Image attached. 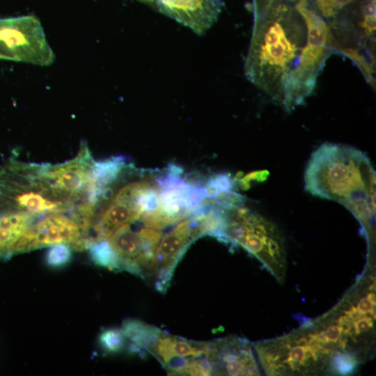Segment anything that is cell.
<instances>
[{
  "mask_svg": "<svg viewBox=\"0 0 376 376\" xmlns=\"http://www.w3.org/2000/svg\"><path fill=\"white\" fill-rule=\"evenodd\" d=\"M253 0L247 79L290 111L313 92L334 50L329 24L306 0Z\"/></svg>",
  "mask_w": 376,
  "mask_h": 376,
  "instance_id": "cell-1",
  "label": "cell"
},
{
  "mask_svg": "<svg viewBox=\"0 0 376 376\" xmlns=\"http://www.w3.org/2000/svg\"><path fill=\"white\" fill-rule=\"evenodd\" d=\"M375 182V172L365 153L332 143L313 152L304 173L308 192L352 206L357 213L373 209Z\"/></svg>",
  "mask_w": 376,
  "mask_h": 376,
  "instance_id": "cell-2",
  "label": "cell"
},
{
  "mask_svg": "<svg viewBox=\"0 0 376 376\" xmlns=\"http://www.w3.org/2000/svg\"><path fill=\"white\" fill-rule=\"evenodd\" d=\"M223 242L242 246L269 266L284 259L283 240L276 228L242 205L228 210Z\"/></svg>",
  "mask_w": 376,
  "mask_h": 376,
  "instance_id": "cell-3",
  "label": "cell"
},
{
  "mask_svg": "<svg viewBox=\"0 0 376 376\" xmlns=\"http://www.w3.org/2000/svg\"><path fill=\"white\" fill-rule=\"evenodd\" d=\"M0 59L42 66L54 63V54L36 17L0 19Z\"/></svg>",
  "mask_w": 376,
  "mask_h": 376,
  "instance_id": "cell-4",
  "label": "cell"
},
{
  "mask_svg": "<svg viewBox=\"0 0 376 376\" xmlns=\"http://www.w3.org/2000/svg\"><path fill=\"white\" fill-rule=\"evenodd\" d=\"M162 235L159 229L144 226L136 231L127 223L113 230L105 240L116 253L120 269L145 277Z\"/></svg>",
  "mask_w": 376,
  "mask_h": 376,
  "instance_id": "cell-5",
  "label": "cell"
},
{
  "mask_svg": "<svg viewBox=\"0 0 376 376\" xmlns=\"http://www.w3.org/2000/svg\"><path fill=\"white\" fill-rule=\"evenodd\" d=\"M197 238L191 216L161 237L147 270V274L153 278L157 290L164 292L167 290L178 261Z\"/></svg>",
  "mask_w": 376,
  "mask_h": 376,
  "instance_id": "cell-6",
  "label": "cell"
},
{
  "mask_svg": "<svg viewBox=\"0 0 376 376\" xmlns=\"http://www.w3.org/2000/svg\"><path fill=\"white\" fill-rule=\"evenodd\" d=\"M160 13L187 26L198 36L205 34L221 11V0H153Z\"/></svg>",
  "mask_w": 376,
  "mask_h": 376,
  "instance_id": "cell-7",
  "label": "cell"
},
{
  "mask_svg": "<svg viewBox=\"0 0 376 376\" xmlns=\"http://www.w3.org/2000/svg\"><path fill=\"white\" fill-rule=\"evenodd\" d=\"M206 357L212 363L213 375H254L258 373L249 345L239 338L210 341Z\"/></svg>",
  "mask_w": 376,
  "mask_h": 376,
  "instance_id": "cell-8",
  "label": "cell"
},
{
  "mask_svg": "<svg viewBox=\"0 0 376 376\" xmlns=\"http://www.w3.org/2000/svg\"><path fill=\"white\" fill-rule=\"evenodd\" d=\"M210 345V341L187 340L164 331L152 355L159 360L169 373L184 359L206 357Z\"/></svg>",
  "mask_w": 376,
  "mask_h": 376,
  "instance_id": "cell-9",
  "label": "cell"
},
{
  "mask_svg": "<svg viewBox=\"0 0 376 376\" xmlns=\"http://www.w3.org/2000/svg\"><path fill=\"white\" fill-rule=\"evenodd\" d=\"M125 337L132 341V350L152 355L164 331L139 320H127L121 329Z\"/></svg>",
  "mask_w": 376,
  "mask_h": 376,
  "instance_id": "cell-10",
  "label": "cell"
},
{
  "mask_svg": "<svg viewBox=\"0 0 376 376\" xmlns=\"http://www.w3.org/2000/svg\"><path fill=\"white\" fill-rule=\"evenodd\" d=\"M93 260L98 265L109 269H120L119 259L106 240H102L88 246Z\"/></svg>",
  "mask_w": 376,
  "mask_h": 376,
  "instance_id": "cell-11",
  "label": "cell"
},
{
  "mask_svg": "<svg viewBox=\"0 0 376 376\" xmlns=\"http://www.w3.org/2000/svg\"><path fill=\"white\" fill-rule=\"evenodd\" d=\"M358 364L357 357L350 351L336 352L330 359L329 367L334 373L351 374L355 371Z\"/></svg>",
  "mask_w": 376,
  "mask_h": 376,
  "instance_id": "cell-12",
  "label": "cell"
},
{
  "mask_svg": "<svg viewBox=\"0 0 376 376\" xmlns=\"http://www.w3.org/2000/svg\"><path fill=\"white\" fill-rule=\"evenodd\" d=\"M357 0H315L319 13L325 18H334L341 10Z\"/></svg>",
  "mask_w": 376,
  "mask_h": 376,
  "instance_id": "cell-13",
  "label": "cell"
},
{
  "mask_svg": "<svg viewBox=\"0 0 376 376\" xmlns=\"http://www.w3.org/2000/svg\"><path fill=\"white\" fill-rule=\"evenodd\" d=\"M125 336L122 331L116 329L105 330L100 336V342L108 352L120 351L125 344Z\"/></svg>",
  "mask_w": 376,
  "mask_h": 376,
  "instance_id": "cell-14",
  "label": "cell"
},
{
  "mask_svg": "<svg viewBox=\"0 0 376 376\" xmlns=\"http://www.w3.org/2000/svg\"><path fill=\"white\" fill-rule=\"evenodd\" d=\"M70 255V246L64 244H56L48 251L47 259L49 264L58 266L68 262Z\"/></svg>",
  "mask_w": 376,
  "mask_h": 376,
  "instance_id": "cell-15",
  "label": "cell"
},
{
  "mask_svg": "<svg viewBox=\"0 0 376 376\" xmlns=\"http://www.w3.org/2000/svg\"><path fill=\"white\" fill-rule=\"evenodd\" d=\"M268 174L269 173L267 171H258L249 173L242 177L237 175L235 179L237 183L242 188V189L245 190L250 187L251 182L252 181H263L267 178Z\"/></svg>",
  "mask_w": 376,
  "mask_h": 376,
  "instance_id": "cell-16",
  "label": "cell"
},
{
  "mask_svg": "<svg viewBox=\"0 0 376 376\" xmlns=\"http://www.w3.org/2000/svg\"><path fill=\"white\" fill-rule=\"evenodd\" d=\"M142 3L148 4L152 7H154V1L153 0H138Z\"/></svg>",
  "mask_w": 376,
  "mask_h": 376,
  "instance_id": "cell-17",
  "label": "cell"
},
{
  "mask_svg": "<svg viewBox=\"0 0 376 376\" xmlns=\"http://www.w3.org/2000/svg\"><path fill=\"white\" fill-rule=\"evenodd\" d=\"M292 1H297V0H292Z\"/></svg>",
  "mask_w": 376,
  "mask_h": 376,
  "instance_id": "cell-18",
  "label": "cell"
}]
</instances>
